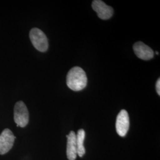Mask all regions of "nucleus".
I'll return each instance as SVG.
<instances>
[{"label":"nucleus","instance_id":"9","mask_svg":"<svg viewBox=\"0 0 160 160\" xmlns=\"http://www.w3.org/2000/svg\"><path fill=\"white\" fill-rule=\"evenodd\" d=\"M86 137V132L84 129L78 130L76 135V142L77 148V155L82 157L86 153V149L84 147V141Z\"/></svg>","mask_w":160,"mask_h":160},{"label":"nucleus","instance_id":"4","mask_svg":"<svg viewBox=\"0 0 160 160\" xmlns=\"http://www.w3.org/2000/svg\"><path fill=\"white\" fill-rule=\"evenodd\" d=\"M129 117L125 110H122L117 116L116 129L118 134L122 137H125L129 128Z\"/></svg>","mask_w":160,"mask_h":160},{"label":"nucleus","instance_id":"8","mask_svg":"<svg viewBox=\"0 0 160 160\" xmlns=\"http://www.w3.org/2000/svg\"><path fill=\"white\" fill-rule=\"evenodd\" d=\"M67 137V156L69 160H75L77 156V148L76 142V134L74 132L71 131Z\"/></svg>","mask_w":160,"mask_h":160},{"label":"nucleus","instance_id":"2","mask_svg":"<svg viewBox=\"0 0 160 160\" xmlns=\"http://www.w3.org/2000/svg\"><path fill=\"white\" fill-rule=\"evenodd\" d=\"M30 39L34 48L39 51L46 52L48 49V40L45 34L39 29L33 28L30 32Z\"/></svg>","mask_w":160,"mask_h":160},{"label":"nucleus","instance_id":"6","mask_svg":"<svg viewBox=\"0 0 160 160\" xmlns=\"http://www.w3.org/2000/svg\"><path fill=\"white\" fill-rule=\"evenodd\" d=\"M16 137L12 132L6 129L0 135V154H5L12 149Z\"/></svg>","mask_w":160,"mask_h":160},{"label":"nucleus","instance_id":"5","mask_svg":"<svg viewBox=\"0 0 160 160\" xmlns=\"http://www.w3.org/2000/svg\"><path fill=\"white\" fill-rule=\"evenodd\" d=\"M92 9L97 12V16L102 20H108L112 17L113 9L101 0H94L92 2Z\"/></svg>","mask_w":160,"mask_h":160},{"label":"nucleus","instance_id":"1","mask_svg":"<svg viewBox=\"0 0 160 160\" xmlns=\"http://www.w3.org/2000/svg\"><path fill=\"white\" fill-rule=\"evenodd\" d=\"M87 77L85 71L79 67H75L69 71L67 75V85L71 90L79 92L86 88Z\"/></svg>","mask_w":160,"mask_h":160},{"label":"nucleus","instance_id":"11","mask_svg":"<svg viewBox=\"0 0 160 160\" xmlns=\"http://www.w3.org/2000/svg\"><path fill=\"white\" fill-rule=\"evenodd\" d=\"M155 53H156L157 55H158V54H159V52H155Z\"/></svg>","mask_w":160,"mask_h":160},{"label":"nucleus","instance_id":"10","mask_svg":"<svg viewBox=\"0 0 160 160\" xmlns=\"http://www.w3.org/2000/svg\"><path fill=\"white\" fill-rule=\"evenodd\" d=\"M156 91L157 94L160 96V79H158L156 82Z\"/></svg>","mask_w":160,"mask_h":160},{"label":"nucleus","instance_id":"7","mask_svg":"<svg viewBox=\"0 0 160 160\" xmlns=\"http://www.w3.org/2000/svg\"><path fill=\"white\" fill-rule=\"evenodd\" d=\"M133 51L138 58L141 59L148 61L154 57L153 50L142 42H137L133 46Z\"/></svg>","mask_w":160,"mask_h":160},{"label":"nucleus","instance_id":"3","mask_svg":"<svg viewBox=\"0 0 160 160\" xmlns=\"http://www.w3.org/2000/svg\"><path fill=\"white\" fill-rule=\"evenodd\" d=\"M14 120L17 124V126L22 128L25 127L29 123V111L26 104L22 101L18 102L15 104Z\"/></svg>","mask_w":160,"mask_h":160}]
</instances>
